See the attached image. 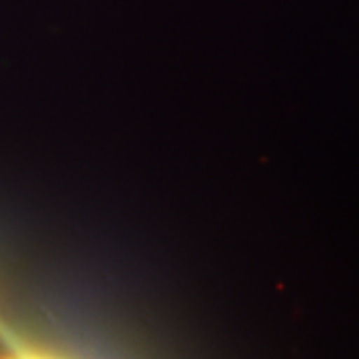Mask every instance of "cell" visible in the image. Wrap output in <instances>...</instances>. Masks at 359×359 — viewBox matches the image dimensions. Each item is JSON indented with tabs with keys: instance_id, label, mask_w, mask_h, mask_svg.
Here are the masks:
<instances>
[{
	"instance_id": "6da1fadb",
	"label": "cell",
	"mask_w": 359,
	"mask_h": 359,
	"mask_svg": "<svg viewBox=\"0 0 359 359\" xmlns=\"http://www.w3.org/2000/svg\"><path fill=\"white\" fill-rule=\"evenodd\" d=\"M22 359H54L48 358V355H39V353H25V355H20Z\"/></svg>"
},
{
	"instance_id": "7a4b0ae2",
	"label": "cell",
	"mask_w": 359,
	"mask_h": 359,
	"mask_svg": "<svg viewBox=\"0 0 359 359\" xmlns=\"http://www.w3.org/2000/svg\"><path fill=\"white\" fill-rule=\"evenodd\" d=\"M0 359H22V358H20V355H16V358H14V355H4V358H0Z\"/></svg>"
}]
</instances>
